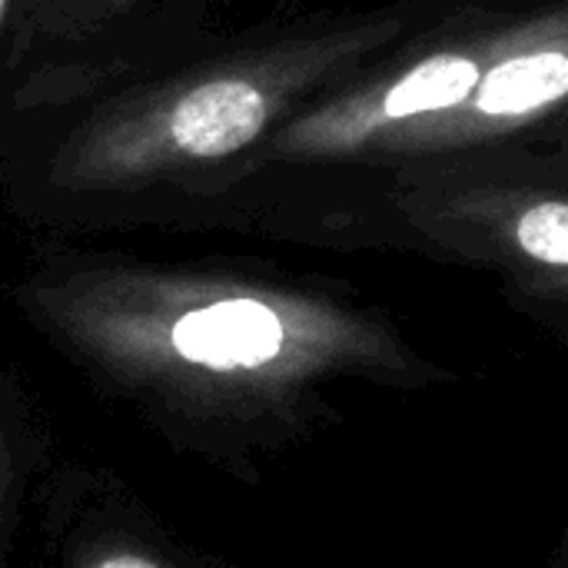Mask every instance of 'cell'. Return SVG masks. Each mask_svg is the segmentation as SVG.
<instances>
[{
	"label": "cell",
	"instance_id": "1",
	"mask_svg": "<svg viewBox=\"0 0 568 568\" xmlns=\"http://www.w3.org/2000/svg\"><path fill=\"white\" fill-rule=\"evenodd\" d=\"M13 306L103 403L240 483L323 439L346 389L459 379L376 303L273 273L77 256L23 276Z\"/></svg>",
	"mask_w": 568,
	"mask_h": 568
},
{
	"label": "cell",
	"instance_id": "2",
	"mask_svg": "<svg viewBox=\"0 0 568 568\" xmlns=\"http://www.w3.org/2000/svg\"><path fill=\"white\" fill-rule=\"evenodd\" d=\"M399 33L396 17L353 20L133 90L60 143L47 183L67 196H100L223 163Z\"/></svg>",
	"mask_w": 568,
	"mask_h": 568
},
{
	"label": "cell",
	"instance_id": "3",
	"mask_svg": "<svg viewBox=\"0 0 568 568\" xmlns=\"http://www.w3.org/2000/svg\"><path fill=\"white\" fill-rule=\"evenodd\" d=\"M399 223L429 250L493 270L542 329L568 333V200L556 176L433 170L389 193Z\"/></svg>",
	"mask_w": 568,
	"mask_h": 568
},
{
	"label": "cell",
	"instance_id": "4",
	"mask_svg": "<svg viewBox=\"0 0 568 568\" xmlns=\"http://www.w3.org/2000/svg\"><path fill=\"white\" fill-rule=\"evenodd\" d=\"M509 27L469 33L426 53H413L366 83H353L290 116L266 156L283 163L373 160L413 123L456 106L509 40Z\"/></svg>",
	"mask_w": 568,
	"mask_h": 568
},
{
	"label": "cell",
	"instance_id": "5",
	"mask_svg": "<svg viewBox=\"0 0 568 568\" xmlns=\"http://www.w3.org/2000/svg\"><path fill=\"white\" fill-rule=\"evenodd\" d=\"M568 93L566 7L516 20L473 90L439 116L396 133L379 156H443L516 136L559 113Z\"/></svg>",
	"mask_w": 568,
	"mask_h": 568
},
{
	"label": "cell",
	"instance_id": "6",
	"mask_svg": "<svg viewBox=\"0 0 568 568\" xmlns=\"http://www.w3.org/2000/svg\"><path fill=\"white\" fill-rule=\"evenodd\" d=\"M33 519L40 568H220L100 466L53 463Z\"/></svg>",
	"mask_w": 568,
	"mask_h": 568
},
{
	"label": "cell",
	"instance_id": "7",
	"mask_svg": "<svg viewBox=\"0 0 568 568\" xmlns=\"http://www.w3.org/2000/svg\"><path fill=\"white\" fill-rule=\"evenodd\" d=\"M50 439L40 406L0 356V568H17V546L50 473Z\"/></svg>",
	"mask_w": 568,
	"mask_h": 568
},
{
	"label": "cell",
	"instance_id": "8",
	"mask_svg": "<svg viewBox=\"0 0 568 568\" xmlns=\"http://www.w3.org/2000/svg\"><path fill=\"white\" fill-rule=\"evenodd\" d=\"M143 0H23V23L43 37H80L123 17Z\"/></svg>",
	"mask_w": 568,
	"mask_h": 568
},
{
	"label": "cell",
	"instance_id": "9",
	"mask_svg": "<svg viewBox=\"0 0 568 568\" xmlns=\"http://www.w3.org/2000/svg\"><path fill=\"white\" fill-rule=\"evenodd\" d=\"M536 568H568V549H566V542H559L556 549H552V556L542 562V566H536Z\"/></svg>",
	"mask_w": 568,
	"mask_h": 568
},
{
	"label": "cell",
	"instance_id": "10",
	"mask_svg": "<svg viewBox=\"0 0 568 568\" xmlns=\"http://www.w3.org/2000/svg\"><path fill=\"white\" fill-rule=\"evenodd\" d=\"M10 7H13V0H0V27H3V20L10 13Z\"/></svg>",
	"mask_w": 568,
	"mask_h": 568
}]
</instances>
